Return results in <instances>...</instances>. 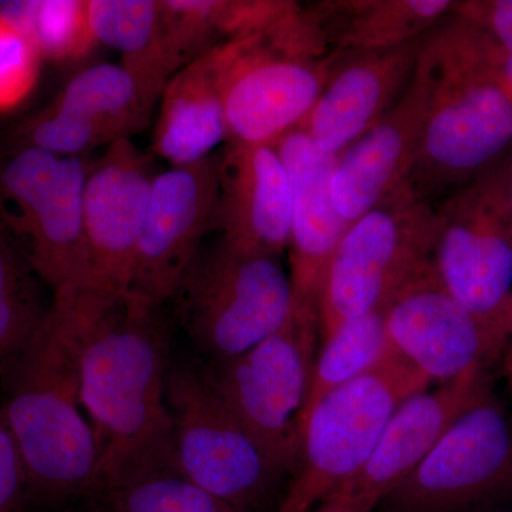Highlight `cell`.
<instances>
[{
  "mask_svg": "<svg viewBox=\"0 0 512 512\" xmlns=\"http://www.w3.org/2000/svg\"><path fill=\"white\" fill-rule=\"evenodd\" d=\"M52 306L72 336L80 403L99 450L100 495L128 474L173 460L170 330L160 308L90 284L55 292Z\"/></svg>",
  "mask_w": 512,
  "mask_h": 512,
  "instance_id": "obj_1",
  "label": "cell"
},
{
  "mask_svg": "<svg viewBox=\"0 0 512 512\" xmlns=\"http://www.w3.org/2000/svg\"><path fill=\"white\" fill-rule=\"evenodd\" d=\"M5 375L0 413L25 464L28 503L60 508L96 501L99 450L80 403L72 336L52 303L35 339Z\"/></svg>",
  "mask_w": 512,
  "mask_h": 512,
  "instance_id": "obj_2",
  "label": "cell"
},
{
  "mask_svg": "<svg viewBox=\"0 0 512 512\" xmlns=\"http://www.w3.org/2000/svg\"><path fill=\"white\" fill-rule=\"evenodd\" d=\"M421 53L430 66L429 109L412 170L389 201L431 202L497 163L512 143V101L478 62L467 20L448 13L426 33Z\"/></svg>",
  "mask_w": 512,
  "mask_h": 512,
  "instance_id": "obj_3",
  "label": "cell"
},
{
  "mask_svg": "<svg viewBox=\"0 0 512 512\" xmlns=\"http://www.w3.org/2000/svg\"><path fill=\"white\" fill-rule=\"evenodd\" d=\"M431 380L389 350L365 375L326 394L306 417L301 453L278 512H313L365 467L400 403Z\"/></svg>",
  "mask_w": 512,
  "mask_h": 512,
  "instance_id": "obj_4",
  "label": "cell"
},
{
  "mask_svg": "<svg viewBox=\"0 0 512 512\" xmlns=\"http://www.w3.org/2000/svg\"><path fill=\"white\" fill-rule=\"evenodd\" d=\"M320 335L319 306L292 302L284 325L248 352L201 366L205 380L272 461L293 473Z\"/></svg>",
  "mask_w": 512,
  "mask_h": 512,
  "instance_id": "obj_5",
  "label": "cell"
},
{
  "mask_svg": "<svg viewBox=\"0 0 512 512\" xmlns=\"http://www.w3.org/2000/svg\"><path fill=\"white\" fill-rule=\"evenodd\" d=\"M192 345L210 363L248 352L281 328L291 313V276L279 256L218 242L200 252L174 298Z\"/></svg>",
  "mask_w": 512,
  "mask_h": 512,
  "instance_id": "obj_6",
  "label": "cell"
},
{
  "mask_svg": "<svg viewBox=\"0 0 512 512\" xmlns=\"http://www.w3.org/2000/svg\"><path fill=\"white\" fill-rule=\"evenodd\" d=\"M165 394L175 468L242 512L264 510L286 474L221 402L201 367L171 365Z\"/></svg>",
  "mask_w": 512,
  "mask_h": 512,
  "instance_id": "obj_7",
  "label": "cell"
},
{
  "mask_svg": "<svg viewBox=\"0 0 512 512\" xmlns=\"http://www.w3.org/2000/svg\"><path fill=\"white\" fill-rule=\"evenodd\" d=\"M434 234L433 202L387 201L352 222L320 289L322 340L343 322L386 309L430 265Z\"/></svg>",
  "mask_w": 512,
  "mask_h": 512,
  "instance_id": "obj_8",
  "label": "cell"
},
{
  "mask_svg": "<svg viewBox=\"0 0 512 512\" xmlns=\"http://www.w3.org/2000/svg\"><path fill=\"white\" fill-rule=\"evenodd\" d=\"M431 268L453 298L495 329L512 289V222L501 191L500 164L436 208Z\"/></svg>",
  "mask_w": 512,
  "mask_h": 512,
  "instance_id": "obj_9",
  "label": "cell"
},
{
  "mask_svg": "<svg viewBox=\"0 0 512 512\" xmlns=\"http://www.w3.org/2000/svg\"><path fill=\"white\" fill-rule=\"evenodd\" d=\"M511 485L512 427L490 394L448 429L376 510L467 512Z\"/></svg>",
  "mask_w": 512,
  "mask_h": 512,
  "instance_id": "obj_10",
  "label": "cell"
},
{
  "mask_svg": "<svg viewBox=\"0 0 512 512\" xmlns=\"http://www.w3.org/2000/svg\"><path fill=\"white\" fill-rule=\"evenodd\" d=\"M333 55L309 59L262 39L221 43L227 144L275 146L311 113L328 82Z\"/></svg>",
  "mask_w": 512,
  "mask_h": 512,
  "instance_id": "obj_11",
  "label": "cell"
},
{
  "mask_svg": "<svg viewBox=\"0 0 512 512\" xmlns=\"http://www.w3.org/2000/svg\"><path fill=\"white\" fill-rule=\"evenodd\" d=\"M218 163L212 154L154 178L128 286L140 301L157 308L171 301L200 255L202 238L214 231Z\"/></svg>",
  "mask_w": 512,
  "mask_h": 512,
  "instance_id": "obj_12",
  "label": "cell"
},
{
  "mask_svg": "<svg viewBox=\"0 0 512 512\" xmlns=\"http://www.w3.org/2000/svg\"><path fill=\"white\" fill-rule=\"evenodd\" d=\"M384 322L389 349L431 383L487 369L510 345L440 285L431 262L389 302Z\"/></svg>",
  "mask_w": 512,
  "mask_h": 512,
  "instance_id": "obj_13",
  "label": "cell"
},
{
  "mask_svg": "<svg viewBox=\"0 0 512 512\" xmlns=\"http://www.w3.org/2000/svg\"><path fill=\"white\" fill-rule=\"evenodd\" d=\"M153 158L131 138L106 147L93 161L83 195V227L89 255V282L128 292L134 255L154 178Z\"/></svg>",
  "mask_w": 512,
  "mask_h": 512,
  "instance_id": "obj_14",
  "label": "cell"
},
{
  "mask_svg": "<svg viewBox=\"0 0 512 512\" xmlns=\"http://www.w3.org/2000/svg\"><path fill=\"white\" fill-rule=\"evenodd\" d=\"M430 92V66L420 52L412 82L400 100L336 156L330 192L336 211L350 224L402 187L419 150Z\"/></svg>",
  "mask_w": 512,
  "mask_h": 512,
  "instance_id": "obj_15",
  "label": "cell"
},
{
  "mask_svg": "<svg viewBox=\"0 0 512 512\" xmlns=\"http://www.w3.org/2000/svg\"><path fill=\"white\" fill-rule=\"evenodd\" d=\"M424 36L387 49L333 53L328 82L298 128L322 153L339 156L406 92Z\"/></svg>",
  "mask_w": 512,
  "mask_h": 512,
  "instance_id": "obj_16",
  "label": "cell"
},
{
  "mask_svg": "<svg viewBox=\"0 0 512 512\" xmlns=\"http://www.w3.org/2000/svg\"><path fill=\"white\" fill-rule=\"evenodd\" d=\"M487 369H476L400 403L384 427L365 467L346 481L350 493L367 512L419 466L441 437L467 410L490 396Z\"/></svg>",
  "mask_w": 512,
  "mask_h": 512,
  "instance_id": "obj_17",
  "label": "cell"
},
{
  "mask_svg": "<svg viewBox=\"0 0 512 512\" xmlns=\"http://www.w3.org/2000/svg\"><path fill=\"white\" fill-rule=\"evenodd\" d=\"M218 156L215 229L222 241L281 256L291 234L292 192L275 146L227 144Z\"/></svg>",
  "mask_w": 512,
  "mask_h": 512,
  "instance_id": "obj_18",
  "label": "cell"
},
{
  "mask_svg": "<svg viewBox=\"0 0 512 512\" xmlns=\"http://www.w3.org/2000/svg\"><path fill=\"white\" fill-rule=\"evenodd\" d=\"M292 192L289 261L293 301L319 306L326 269L350 222L336 211L330 192L336 156L322 153L301 128L275 143Z\"/></svg>",
  "mask_w": 512,
  "mask_h": 512,
  "instance_id": "obj_19",
  "label": "cell"
},
{
  "mask_svg": "<svg viewBox=\"0 0 512 512\" xmlns=\"http://www.w3.org/2000/svg\"><path fill=\"white\" fill-rule=\"evenodd\" d=\"M92 164L89 156L63 157L52 184L13 235L53 293L89 282L83 195Z\"/></svg>",
  "mask_w": 512,
  "mask_h": 512,
  "instance_id": "obj_20",
  "label": "cell"
},
{
  "mask_svg": "<svg viewBox=\"0 0 512 512\" xmlns=\"http://www.w3.org/2000/svg\"><path fill=\"white\" fill-rule=\"evenodd\" d=\"M151 150L171 167L198 163L227 141L221 45L185 64L161 94Z\"/></svg>",
  "mask_w": 512,
  "mask_h": 512,
  "instance_id": "obj_21",
  "label": "cell"
},
{
  "mask_svg": "<svg viewBox=\"0 0 512 512\" xmlns=\"http://www.w3.org/2000/svg\"><path fill=\"white\" fill-rule=\"evenodd\" d=\"M453 6L451 0H325L309 8L333 55L413 42L446 18Z\"/></svg>",
  "mask_w": 512,
  "mask_h": 512,
  "instance_id": "obj_22",
  "label": "cell"
},
{
  "mask_svg": "<svg viewBox=\"0 0 512 512\" xmlns=\"http://www.w3.org/2000/svg\"><path fill=\"white\" fill-rule=\"evenodd\" d=\"M89 12L97 43L120 53L121 66L156 106L180 70L168 43L163 0H89Z\"/></svg>",
  "mask_w": 512,
  "mask_h": 512,
  "instance_id": "obj_23",
  "label": "cell"
},
{
  "mask_svg": "<svg viewBox=\"0 0 512 512\" xmlns=\"http://www.w3.org/2000/svg\"><path fill=\"white\" fill-rule=\"evenodd\" d=\"M47 106L82 121L106 147L143 131L154 110L137 80L121 64L113 63L80 70Z\"/></svg>",
  "mask_w": 512,
  "mask_h": 512,
  "instance_id": "obj_24",
  "label": "cell"
},
{
  "mask_svg": "<svg viewBox=\"0 0 512 512\" xmlns=\"http://www.w3.org/2000/svg\"><path fill=\"white\" fill-rule=\"evenodd\" d=\"M0 19L49 62H77L99 45L90 23L89 0H0Z\"/></svg>",
  "mask_w": 512,
  "mask_h": 512,
  "instance_id": "obj_25",
  "label": "cell"
},
{
  "mask_svg": "<svg viewBox=\"0 0 512 512\" xmlns=\"http://www.w3.org/2000/svg\"><path fill=\"white\" fill-rule=\"evenodd\" d=\"M384 309L343 322L323 339L301 421L330 392L365 375L389 353Z\"/></svg>",
  "mask_w": 512,
  "mask_h": 512,
  "instance_id": "obj_26",
  "label": "cell"
},
{
  "mask_svg": "<svg viewBox=\"0 0 512 512\" xmlns=\"http://www.w3.org/2000/svg\"><path fill=\"white\" fill-rule=\"evenodd\" d=\"M36 278L19 242L0 224V372L25 352L49 311L40 303Z\"/></svg>",
  "mask_w": 512,
  "mask_h": 512,
  "instance_id": "obj_27",
  "label": "cell"
},
{
  "mask_svg": "<svg viewBox=\"0 0 512 512\" xmlns=\"http://www.w3.org/2000/svg\"><path fill=\"white\" fill-rule=\"evenodd\" d=\"M106 512H242L165 461L128 474L97 498Z\"/></svg>",
  "mask_w": 512,
  "mask_h": 512,
  "instance_id": "obj_28",
  "label": "cell"
},
{
  "mask_svg": "<svg viewBox=\"0 0 512 512\" xmlns=\"http://www.w3.org/2000/svg\"><path fill=\"white\" fill-rule=\"evenodd\" d=\"M42 57L25 36L0 19V113L18 109L39 82Z\"/></svg>",
  "mask_w": 512,
  "mask_h": 512,
  "instance_id": "obj_29",
  "label": "cell"
},
{
  "mask_svg": "<svg viewBox=\"0 0 512 512\" xmlns=\"http://www.w3.org/2000/svg\"><path fill=\"white\" fill-rule=\"evenodd\" d=\"M28 504V480L18 444L0 413V512H23Z\"/></svg>",
  "mask_w": 512,
  "mask_h": 512,
  "instance_id": "obj_30",
  "label": "cell"
},
{
  "mask_svg": "<svg viewBox=\"0 0 512 512\" xmlns=\"http://www.w3.org/2000/svg\"><path fill=\"white\" fill-rule=\"evenodd\" d=\"M451 13L473 23L512 53V0H463L454 2Z\"/></svg>",
  "mask_w": 512,
  "mask_h": 512,
  "instance_id": "obj_31",
  "label": "cell"
},
{
  "mask_svg": "<svg viewBox=\"0 0 512 512\" xmlns=\"http://www.w3.org/2000/svg\"><path fill=\"white\" fill-rule=\"evenodd\" d=\"M473 45L478 62L512 101V53L474 25Z\"/></svg>",
  "mask_w": 512,
  "mask_h": 512,
  "instance_id": "obj_32",
  "label": "cell"
},
{
  "mask_svg": "<svg viewBox=\"0 0 512 512\" xmlns=\"http://www.w3.org/2000/svg\"><path fill=\"white\" fill-rule=\"evenodd\" d=\"M313 512H367L362 507L353 494L350 493L349 487L346 484L340 485L338 490L333 491L332 494L323 501Z\"/></svg>",
  "mask_w": 512,
  "mask_h": 512,
  "instance_id": "obj_33",
  "label": "cell"
},
{
  "mask_svg": "<svg viewBox=\"0 0 512 512\" xmlns=\"http://www.w3.org/2000/svg\"><path fill=\"white\" fill-rule=\"evenodd\" d=\"M495 329L500 333L501 338L510 343L512 338V289L508 298L505 299L500 315L495 320Z\"/></svg>",
  "mask_w": 512,
  "mask_h": 512,
  "instance_id": "obj_34",
  "label": "cell"
},
{
  "mask_svg": "<svg viewBox=\"0 0 512 512\" xmlns=\"http://www.w3.org/2000/svg\"><path fill=\"white\" fill-rule=\"evenodd\" d=\"M501 191L505 208L512 222V161L507 164H500Z\"/></svg>",
  "mask_w": 512,
  "mask_h": 512,
  "instance_id": "obj_35",
  "label": "cell"
},
{
  "mask_svg": "<svg viewBox=\"0 0 512 512\" xmlns=\"http://www.w3.org/2000/svg\"><path fill=\"white\" fill-rule=\"evenodd\" d=\"M504 372L507 376L508 386H510L512 396V343L507 346L503 355Z\"/></svg>",
  "mask_w": 512,
  "mask_h": 512,
  "instance_id": "obj_36",
  "label": "cell"
}]
</instances>
